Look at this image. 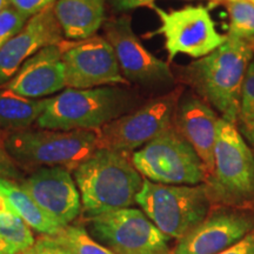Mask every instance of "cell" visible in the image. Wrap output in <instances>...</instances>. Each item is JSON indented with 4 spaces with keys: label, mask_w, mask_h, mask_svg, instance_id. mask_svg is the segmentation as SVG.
I'll return each mask as SVG.
<instances>
[{
    "label": "cell",
    "mask_w": 254,
    "mask_h": 254,
    "mask_svg": "<svg viewBox=\"0 0 254 254\" xmlns=\"http://www.w3.org/2000/svg\"><path fill=\"white\" fill-rule=\"evenodd\" d=\"M253 59L254 43L227 34L221 46L184 66L179 74L221 119L237 126L244 80Z\"/></svg>",
    "instance_id": "cell-1"
},
{
    "label": "cell",
    "mask_w": 254,
    "mask_h": 254,
    "mask_svg": "<svg viewBox=\"0 0 254 254\" xmlns=\"http://www.w3.org/2000/svg\"><path fill=\"white\" fill-rule=\"evenodd\" d=\"M86 217L128 208L135 204L142 176L124 152L98 148L73 171Z\"/></svg>",
    "instance_id": "cell-2"
},
{
    "label": "cell",
    "mask_w": 254,
    "mask_h": 254,
    "mask_svg": "<svg viewBox=\"0 0 254 254\" xmlns=\"http://www.w3.org/2000/svg\"><path fill=\"white\" fill-rule=\"evenodd\" d=\"M138 105V95L126 86L66 88L50 98L49 106L38 119L37 126L56 131H98L135 110Z\"/></svg>",
    "instance_id": "cell-3"
},
{
    "label": "cell",
    "mask_w": 254,
    "mask_h": 254,
    "mask_svg": "<svg viewBox=\"0 0 254 254\" xmlns=\"http://www.w3.org/2000/svg\"><path fill=\"white\" fill-rule=\"evenodd\" d=\"M2 147L18 166L74 171L99 148L98 131L23 129L6 133Z\"/></svg>",
    "instance_id": "cell-4"
},
{
    "label": "cell",
    "mask_w": 254,
    "mask_h": 254,
    "mask_svg": "<svg viewBox=\"0 0 254 254\" xmlns=\"http://www.w3.org/2000/svg\"><path fill=\"white\" fill-rule=\"evenodd\" d=\"M207 186L165 185L144 179L135 199L141 211L165 236L183 239L209 214Z\"/></svg>",
    "instance_id": "cell-5"
},
{
    "label": "cell",
    "mask_w": 254,
    "mask_h": 254,
    "mask_svg": "<svg viewBox=\"0 0 254 254\" xmlns=\"http://www.w3.org/2000/svg\"><path fill=\"white\" fill-rule=\"evenodd\" d=\"M212 201L244 207L254 202V153L236 125L219 120L213 173L207 182Z\"/></svg>",
    "instance_id": "cell-6"
},
{
    "label": "cell",
    "mask_w": 254,
    "mask_h": 254,
    "mask_svg": "<svg viewBox=\"0 0 254 254\" xmlns=\"http://www.w3.org/2000/svg\"><path fill=\"white\" fill-rule=\"evenodd\" d=\"M132 164L145 179L165 185H200L207 179L204 163L173 124L141 148Z\"/></svg>",
    "instance_id": "cell-7"
},
{
    "label": "cell",
    "mask_w": 254,
    "mask_h": 254,
    "mask_svg": "<svg viewBox=\"0 0 254 254\" xmlns=\"http://www.w3.org/2000/svg\"><path fill=\"white\" fill-rule=\"evenodd\" d=\"M183 94L184 87L177 86L101 127L98 129L99 148L128 154L148 144L172 125Z\"/></svg>",
    "instance_id": "cell-8"
},
{
    "label": "cell",
    "mask_w": 254,
    "mask_h": 254,
    "mask_svg": "<svg viewBox=\"0 0 254 254\" xmlns=\"http://www.w3.org/2000/svg\"><path fill=\"white\" fill-rule=\"evenodd\" d=\"M160 20V27L151 36H163L168 60L178 55L200 59L208 56L227 39L217 30L209 9L202 5H187L178 9H164L152 5Z\"/></svg>",
    "instance_id": "cell-9"
},
{
    "label": "cell",
    "mask_w": 254,
    "mask_h": 254,
    "mask_svg": "<svg viewBox=\"0 0 254 254\" xmlns=\"http://www.w3.org/2000/svg\"><path fill=\"white\" fill-rule=\"evenodd\" d=\"M88 233L114 254L168 253L171 238L161 232L141 209L122 208L90 218Z\"/></svg>",
    "instance_id": "cell-10"
},
{
    "label": "cell",
    "mask_w": 254,
    "mask_h": 254,
    "mask_svg": "<svg viewBox=\"0 0 254 254\" xmlns=\"http://www.w3.org/2000/svg\"><path fill=\"white\" fill-rule=\"evenodd\" d=\"M67 88L87 90L103 86H128L120 71L113 47L104 36L62 44Z\"/></svg>",
    "instance_id": "cell-11"
},
{
    "label": "cell",
    "mask_w": 254,
    "mask_h": 254,
    "mask_svg": "<svg viewBox=\"0 0 254 254\" xmlns=\"http://www.w3.org/2000/svg\"><path fill=\"white\" fill-rule=\"evenodd\" d=\"M104 37L113 47L120 71L127 82L141 86H168L174 75L168 63L159 59L142 45L132 30L131 18L122 15L104 24Z\"/></svg>",
    "instance_id": "cell-12"
},
{
    "label": "cell",
    "mask_w": 254,
    "mask_h": 254,
    "mask_svg": "<svg viewBox=\"0 0 254 254\" xmlns=\"http://www.w3.org/2000/svg\"><path fill=\"white\" fill-rule=\"evenodd\" d=\"M253 230V209L233 206L218 208L179 240L176 254H219Z\"/></svg>",
    "instance_id": "cell-13"
},
{
    "label": "cell",
    "mask_w": 254,
    "mask_h": 254,
    "mask_svg": "<svg viewBox=\"0 0 254 254\" xmlns=\"http://www.w3.org/2000/svg\"><path fill=\"white\" fill-rule=\"evenodd\" d=\"M38 206L51 219L66 227L80 214L81 198L71 171L64 167H40L20 180Z\"/></svg>",
    "instance_id": "cell-14"
},
{
    "label": "cell",
    "mask_w": 254,
    "mask_h": 254,
    "mask_svg": "<svg viewBox=\"0 0 254 254\" xmlns=\"http://www.w3.org/2000/svg\"><path fill=\"white\" fill-rule=\"evenodd\" d=\"M65 40L57 20L53 6H50L27 20L23 30L0 50V87L17 74L21 65L40 50L58 45Z\"/></svg>",
    "instance_id": "cell-15"
},
{
    "label": "cell",
    "mask_w": 254,
    "mask_h": 254,
    "mask_svg": "<svg viewBox=\"0 0 254 254\" xmlns=\"http://www.w3.org/2000/svg\"><path fill=\"white\" fill-rule=\"evenodd\" d=\"M220 118L209 105L192 92L180 98L173 126L182 134L201 159L205 165L207 179L211 178L214 167V147Z\"/></svg>",
    "instance_id": "cell-16"
},
{
    "label": "cell",
    "mask_w": 254,
    "mask_h": 254,
    "mask_svg": "<svg viewBox=\"0 0 254 254\" xmlns=\"http://www.w3.org/2000/svg\"><path fill=\"white\" fill-rule=\"evenodd\" d=\"M60 44L47 46L28 58L2 87L31 99H43L65 88V67Z\"/></svg>",
    "instance_id": "cell-17"
},
{
    "label": "cell",
    "mask_w": 254,
    "mask_h": 254,
    "mask_svg": "<svg viewBox=\"0 0 254 254\" xmlns=\"http://www.w3.org/2000/svg\"><path fill=\"white\" fill-rule=\"evenodd\" d=\"M53 9L64 38L71 41L95 36L106 21L105 0H57Z\"/></svg>",
    "instance_id": "cell-18"
},
{
    "label": "cell",
    "mask_w": 254,
    "mask_h": 254,
    "mask_svg": "<svg viewBox=\"0 0 254 254\" xmlns=\"http://www.w3.org/2000/svg\"><path fill=\"white\" fill-rule=\"evenodd\" d=\"M50 98L31 99L0 87V132L11 133L31 128L43 116Z\"/></svg>",
    "instance_id": "cell-19"
},
{
    "label": "cell",
    "mask_w": 254,
    "mask_h": 254,
    "mask_svg": "<svg viewBox=\"0 0 254 254\" xmlns=\"http://www.w3.org/2000/svg\"><path fill=\"white\" fill-rule=\"evenodd\" d=\"M0 192L8 199L19 217L38 233L55 237L64 228L38 206L20 184L13 180L0 179Z\"/></svg>",
    "instance_id": "cell-20"
},
{
    "label": "cell",
    "mask_w": 254,
    "mask_h": 254,
    "mask_svg": "<svg viewBox=\"0 0 254 254\" xmlns=\"http://www.w3.org/2000/svg\"><path fill=\"white\" fill-rule=\"evenodd\" d=\"M0 239L14 254L27 250L36 241L32 228L19 217L17 212L0 213Z\"/></svg>",
    "instance_id": "cell-21"
},
{
    "label": "cell",
    "mask_w": 254,
    "mask_h": 254,
    "mask_svg": "<svg viewBox=\"0 0 254 254\" xmlns=\"http://www.w3.org/2000/svg\"><path fill=\"white\" fill-rule=\"evenodd\" d=\"M228 36L254 43V4L251 0H228Z\"/></svg>",
    "instance_id": "cell-22"
},
{
    "label": "cell",
    "mask_w": 254,
    "mask_h": 254,
    "mask_svg": "<svg viewBox=\"0 0 254 254\" xmlns=\"http://www.w3.org/2000/svg\"><path fill=\"white\" fill-rule=\"evenodd\" d=\"M53 238L72 254H114L92 238L87 230L81 226L68 225Z\"/></svg>",
    "instance_id": "cell-23"
},
{
    "label": "cell",
    "mask_w": 254,
    "mask_h": 254,
    "mask_svg": "<svg viewBox=\"0 0 254 254\" xmlns=\"http://www.w3.org/2000/svg\"><path fill=\"white\" fill-rule=\"evenodd\" d=\"M237 128L245 140L254 147V59L250 64L244 80Z\"/></svg>",
    "instance_id": "cell-24"
},
{
    "label": "cell",
    "mask_w": 254,
    "mask_h": 254,
    "mask_svg": "<svg viewBox=\"0 0 254 254\" xmlns=\"http://www.w3.org/2000/svg\"><path fill=\"white\" fill-rule=\"evenodd\" d=\"M27 20V17L9 4L0 12V50L23 30Z\"/></svg>",
    "instance_id": "cell-25"
},
{
    "label": "cell",
    "mask_w": 254,
    "mask_h": 254,
    "mask_svg": "<svg viewBox=\"0 0 254 254\" xmlns=\"http://www.w3.org/2000/svg\"><path fill=\"white\" fill-rule=\"evenodd\" d=\"M18 254H72L53 237L45 236L34 241V244L27 250Z\"/></svg>",
    "instance_id": "cell-26"
},
{
    "label": "cell",
    "mask_w": 254,
    "mask_h": 254,
    "mask_svg": "<svg viewBox=\"0 0 254 254\" xmlns=\"http://www.w3.org/2000/svg\"><path fill=\"white\" fill-rule=\"evenodd\" d=\"M56 1L57 0H9V5L30 19L45 8L55 5Z\"/></svg>",
    "instance_id": "cell-27"
},
{
    "label": "cell",
    "mask_w": 254,
    "mask_h": 254,
    "mask_svg": "<svg viewBox=\"0 0 254 254\" xmlns=\"http://www.w3.org/2000/svg\"><path fill=\"white\" fill-rule=\"evenodd\" d=\"M0 179L13 180V182L23 179L18 165L9 157L1 144H0Z\"/></svg>",
    "instance_id": "cell-28"
},
{
    "label": "cell",
    "mask_w": 254,
    "mask_h": 254,
    "mask_svg": "<svg viewBox=\"0 0 254 254\" xmlns=\"http://www.w3.org/2000/svg\"><path fill=\"white\" fill-rule=\"evenodd\" d=\"M111 6L117 12H126L142 6L154 5L157 0H109ZM186 1H195V0H186ZM205 1H218V0H205Z\"/></svg>",
    "instance_id": "cell-29"
},
{
    "label": "cell",
    "mask_w": 254,
    "mask_h": 254,
    "mask_svg": "<svg viewBox=\"0 0 254 254\" xmlns=\"http://www.w3.org/2000/svg\"><path fill=\"white\" fill-rule=\"evenodd\" d=\"M219 254H254V230L230 249Z\"/></svg>",
    "instance_id": "cell-30"
},
{
    "label": "cell",
    "mask_w": 254,
    "mask_h": 254,
    "mask_svg": "<svg viewBox=\"0 0 254 254\" xmlns=\"http://www.w3.org/2000/svg\"><path fill=\"white\" fill-rule=\"evenodd\" d=\"M4 212H15V209L9 204L8 199L0 192V213H4Z\"/></svg>",
    "instance_id": "cell-31"
},
{
    "label": "cell",
    "mask_w": 254,
    "mask_h": 254,
    "mask_svg": "<svg viewBox=\"0 0 254 254\" xmlns=\"http://www.w3.org/2000/svg\"><path fill=\"white\" fill-rule=\"evenodd\" d=\"M0 254H14L1 239H0Z\"/></svg>",
    "instance_id": "cell-32"
},
{
    "label": "cell",
    "mask_w": 254,
    "mask_h": 254,
    "mask_svg": "<svg viewBox=\"0 0 254 254\" xmlns=\"http://www.w3.org/2000/svg\"><path fill=\"white\" fill-rule=\"evenodd\" d=\"M9 4V0H0V12Z\"/></svg>",
    "instance_id": "cell-33"
},
{
    "label": "cell",
    "mask_w": 254,
    "mask_h": 254,
    "mask_svg": "<svg viewBox=\"0 0 254 254\" xmlns=\"http://www.w3.org/2000/svg\"><path fill=\"white\" fill-rule=\"evenodd\" d=\"M4 133H1V132H0V140H1L2 141V138H4Z\"/></svg>",
    "instance_id": "cell-34"
},
{
    "label": "cell",
    "mask_w": 254,
    "mask_h": 254,
    "mask_svg": "<svg viewBox=\"0 0 254 254\" xmlns=\"http://www.w3.org/2000/svg\"><path fill=\"white\" fill-rule=\"evenodd\" d=\"M251 1H252V2H253V4H254V0H251Z\"/></svg>",
    "instance_id": "cell-35"
},
{
    "label": "cell",
    "mask_w": 254,
    "mask_h": 254,
    "mask_svg": "<svg viewBox=\"0 0 254 254\" xmlns=\"http://www.w3.org/2000/svg\"><path fill=\"white\" fill-rule=\"evenodd\" d=\"M165 254H170V253H165Z\"/></svg>",
    "instance_id": "cell-36"
}]
</instances>
